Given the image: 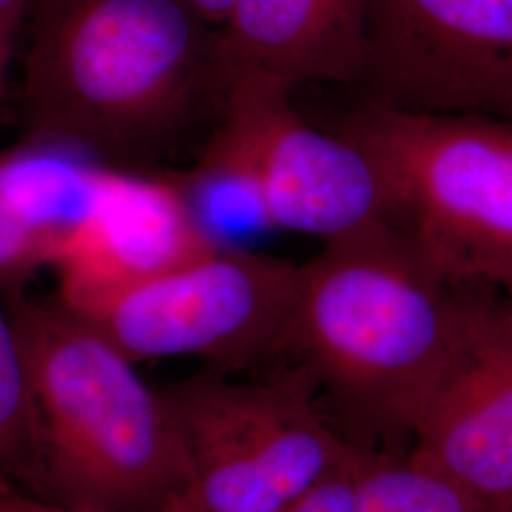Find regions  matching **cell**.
<instances>
[{
  "instance_id": "1",
  "label": "cell",
  "mask_w": 512,
  "mask_h": 512,
  "mask_svg": "<svg viewBox=\"0 0 512 512\" xmlns=\"http://www.w3.org/2000/svg\"><path fill=\"white\" fill-rule=\"evenodd\" d=\"M492 293L440 274L395 222L374 224L300 264L283 359L349 444L406 456Z\"/></svg>"
},
{
  "instance_id": "2",
  "label": "cell",
  "mask_w": 512,
  "mask_h": 512,
  "mask_svg": "<svg viewBox=\"0 0 512 512\" xmlns=\"http://www.w3.org/2000/svg\"><path fill=\"white\" fill-rule=\"evenodd\" d=\"M224 93L219 29L186 0H33L23 135L135 169Z\"/></svg>"
},
{
  "instance_id": "3",
  "label": "cell",
  "mask_w": 512,
  "mask_h": 512,
  "mask_svg": "<svg viewBox=\"0 0 512 512\" xmlns=\"http://www.w3.org/2000/svg\"><path fill=\"white\" fill-rule=\"evenodd\" d=\"M31 385L42 495L103 512H158L183 494L186 458L162 389L57 298L2 300Z\"/></svg>"
},
{
  "instance_id": "4",
  "label": "cell",
  "mask_w": 512,
  "mask_h": 512,
  "mask_svg": "<svg viewBox=\"0 0 512 512\" xmlns=\"http://www.w3.org/2000/svg\"><path fill=\"white\" fill-rule=\"evenodd\" d=\"M329 129L376 165L395 224L440 274L512 298V118L366 99Z\"/></svg>"
},
{
  "instance_id": "5",
  "label": "cell",
  "mask_w": 512,
  "mask_h": 512,
  "mask_svg": "<svg viewBox=\"0 0 512 512\" xmlns=\"http://www.w3.org/2000/svg\"><path fill=\"white\" fill-rule=\"evenodd\" d=\"M186 458L173 512H281L359 458L298 365L253 378L217 368L162 387Z\"/></svg>"
},
{
  "instance_id": "6",
  "label": "cell",
  "mask_w": 512,
  "mask_h": 512,
  "mask_svg": "<svg viewBox=\"0 0 512 512\" xmlns=\"http://www.w3.org/2000/svg\"><path fill=\"white\" fill-rule=\"evenodd\" d=\"M291 95L264 76H230L219 126L190 175L238 184L266 228L323 243L395 222L372 160L346 137L306 122Z\"/></svg>"
},
{
  "instance_id": "7",
  "label": "cell",
  "mask_w": 512,
  "mask_h": 512,
  "mask_svg": "<svg viewBox=\"0 0 512 512\" xmlns=\"http://www.w3.org/2000/svg\"><path fill=\"white\" fill-rule=\"evenodd\" d=\"M298 285L300 264L220 245L173 272L73 311L135 365L202 357L209 368L239 374L283 359Z\"/></svg>"
},
{
  "instance_id": "8",
  "label": "cell",
  "mask_w": 512,
  "mask_h": 512,
  "mask_svg": "<svg viewBox=\"0 0 512 512\" xmlns=\"http://www.w3.org/2000/svg\"><path fill=\"white\" fill-rule=\"evenodd\" d=\"M368 101L512 118V0H370Z\"/></svg>"
},
{
  "instance_id": "9",
  "label": "cell",
  "mask_w": 512,
  "mask_h": 512,
  "mask_svg": "<svg viewBox=\"0 0 512 512\" xmlns=\"http://www.w3.org/2000/svg\"><path fill=\"white\" fill-rule=\"evenodd\" d=\"M406 459L488 512L512 507V298L490 294L429 404Z\"/></svg>"
},
{
  "instance_id": "10",
  "label": "cell",
  "mask_w": 512,
  "mask_h": 512,
  "mask_svg": "<svg viewBox=\"0 0 512 512\" xmlns=\"http://www.w3.org/2000/svg\"><path fill=\"white\" fill-rule=\"evenodd\" d=\"M220 247L207 234L179 175L110 167L90 215L54 262L57 300L80 310Z\"/></svg>"
},
{
  "instance_id": "11",
  "label": "cell",
  "mask_w": 512,
  "mask_h": 512,
  "mask_svg": "<svg viewBox=\"0 0 512 512\" xmlns=\"http://www.w3.org/2000/svg\"><path fill=\"white\" fill-rule=\"evenodd\" d=\"M370 0H232L219 27L224 78L363 86Z\"/></svg>"
},
{
  "instance_id": "12",
  "label": "cell",
  "mask_w": 512,
  "mask_h": 512,
  "mask_svg": "<svg viewBox=\"0 0 512 512\" xmlns=\"http://www.w3.org/2000/svg\"><path fill=\"white\" fill-rule=\"evenodd\" d=\"M112 165L52 139L0 148V300L52 268L90 215Z\"/></svg>"
},
{
  "instance_id": "13",
  "label": "cell",
  "mask_w": 512,
  "mask_h": 512,
  "mask_svg": "<svg viewBox=\"0 0 512 512\" xmlns=\"http://www.w3.org/2000/svg\"><path fill=\"white\" fill-rule=\"evenodd\" d=\"M0 484L42 495L37 410L10 317L0 300Z\"/></svg>"
},
{
  "instance_id": "14",
  "label": "cell",
  "mask_w": 512,
  "mask_h": 512,
  "mask_svg": "<svg viewBox=\"0 0 512 512\" xmlns=\"http://www.w3.org/2000/svg\"><path fill=\"white\" fill-rule=\"evenodd\" d=\"M355 512H488L448 478L406 456L366 452L357 471Z\"/></svg>"
},
{
  "instance_id": "15",
  "label": "cell",
  "mask_w": 512,
  "mask_h": 512,
  "mask_svg": "<svg viewBox=\"0 0 512 512\" xmlns=\"http://www.w3.org/2000/svg\"><path fill=\"white\" fill-rule=\"evenodd\" d=\"M365 454L281 512H355V482Z\"/></svg>"
},
{
  "instance_id": "16",
  "label": "cell",
  "mask_w": 512,
  "mask_h": 512,
  "mask_svg": "<svg viewBox=\"0 0 512 512\" xmlns=\"http://www.w3.org/2000/svg\"><path fill=\"white\" fill-rule=\"evenodd\" d=\"M0 512H103L86 511V509H73L44 499L40 495L25 492L12 484H0ZM158 512H173L165 507Z\"/></svg>"
},
{
  "instance_id": "17",
  "label": "cell",
  "mask_w": 512,
  "mask_h": 512,
  "mask_svg": "<svg viewBox=\"0 0 512 512\" xmlns=\"http://www.w3.org/2000/svg\"><path fill=\"white\" fill-rule=\"evenodd\" d=\"M33 0H0V38L14 44L19 21Z\"/></svg>"
},
{
  "instance_id": "18",
  "label": "cell",
  "mask_w": 512,
  "mask_h": 512,
  "mask_svg": "<svg viewBox=\"0 0 512 512\" xmlns=\"http://www.w3.org/2000/svg\"><path fill=\"white\" fill-rule=\"evenodd\" d=\"M209 25L219 29L228 16L232 0H186Z\"/></svg>"
},
{
  "instance_id": "19",
  "label": "cell",
  "mask_w": 512,
  "mask_h": 512,
  "mask_svg": "<svg viewBox=\"0 0 512 512\" xmlns=\"http://www.w3.org/2000/svg\"><path fill=\"white\" fill-rule=\"evenodd\" d=\"M12 50H14V44L0 38V107L8 97V67H10Z\"/></svg>"
},
{
  "instance_id": "20",
  "label": "cell",
  "mask_w": 512,
  "mask_h": 512,
  "mask_svg": "<svg viewBox=\"0 0 512 512\" xmlns=\"http://www.w3.org/2000/svg\"><path fill=\"white\" fill-rule=\"evenodd\" d=\"M501 512H512V507H509V509H505V511H501Z\"/></svg>"
}]
</instances>
